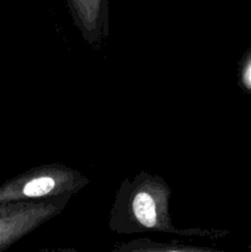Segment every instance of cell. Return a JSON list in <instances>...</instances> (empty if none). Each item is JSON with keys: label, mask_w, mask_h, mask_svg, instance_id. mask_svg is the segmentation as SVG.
Wrapping results in <instances>:
<instances>
[{"label": "cell", "mask_w": 251, "mask_h": 252, "mask_svg": "<svg viewBox=\"0 0 251 252\" xmlns=\"http://www.w3.org/2000/svg\"><path fill=\"white\" fill-rule=\"evenodd\" d=\"M171 187L157 175L140 172L121 184L110 212L108 226L120 235L157 231L179 236L216 238L208 229H179L169 213Z\"/></svg>", "instance_id": "6da1fadb"}, {"label": "cell", "mask_w": 251, "mask_h": 252, "mask_svg": "<svg viewBox=\"0 0 251 252\" xmlns=\"http://www.w3.org/2000/svg\"><path fill=\"white\" fill-rule=\"evenodd\" d=\"M88 184V177L65 165H42L0 187V203L71 197Z\"/></svg>", "instance_id": "7a4b0ae2"}, {"label": "cell", "mask_w": 251, "mask_h": 252, "mask_svg": "<svg viewBox=\"0 0 251 252\" xmlns=\"http://www.w3.org/2000/svg\"><path fill=\"white\" fill-rule=\"evenodd\" d=\"M70 197L0 203V251L63 212Z\"/></svg>", "instance_id": "3957f363"}, {"label": "cell", "mask_w": 251, "mask_h": 252, "mask_svg": "<svg viewBox=\"0 0 251 252\" xmlns=\"http://www.w3.org/2000/svg\"><path fill=\"white\" fill-rule=\"evenodd\" d=\"M71 4L85 39L96 43L105 22V0H71Z\"/></svg>", "instance_id": "277c9868"}, {"label": "cell", "mask_w": 251, "mask_h": 252, "mask_svg": "<svg viewBox=\"0 0 251 252\" xmlns=\"http://www.w3.org/2000/svg\"><path fill=\"white\" fill-rule=\"evenodd\" d=\"M111 252H225L201 246L161 244L150 239H134L115 246Z\"/></svg>", "instance_id": "5b68a950"}, {"label": "cell", "mask_w": 251, "mask_h": 252, "mask_svg": "<svg viewBox=\"0 0 251 252\" xmlns=\"http://www.w3.org/2000/svg\"><path fill=\"white\" fill-rule=\"evenodd\" d=\"M54 252H79V251L71 250V249H66V250H58V251H54Z\"/></svg>", "instance_id": "8992f818"}, {"label": "cell", "mask_w": 251, "mask_h": 252, "mask_svg": "<svg viewBox=\"0 0 251 252\" xmlns=\"http://www.w3.org/2000/svg\"><path fill=\"white\" fill-rule=\"evenodd\" d=\"M248 79H249V81L251 83V65H250V68H249V70H248Z\"/></svg>", "instance_id": "52a82bcc"}]
</instances>
